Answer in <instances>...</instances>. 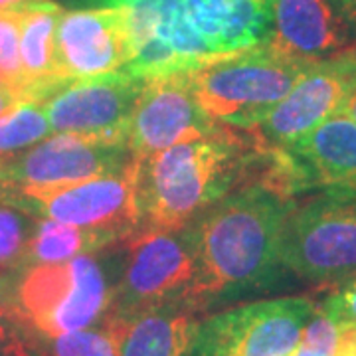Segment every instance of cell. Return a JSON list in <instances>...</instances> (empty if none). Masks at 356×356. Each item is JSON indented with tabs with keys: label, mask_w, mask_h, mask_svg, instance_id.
<instances>
[{
	"label": "cell",
	"mask_w": 356,
	"mask_h": 356,
	"mask_svg": "<svg viewBox=\"0 0 356 356\" xmlns=\"http://www.w3.org/2000/svg\"><path fill=\"white\" fill-rule=\"evenodd\" d=\"M127 16L129 62L149 79L267 44L275 0H103Z\"/></svg>",
	"instance_id": "1"
},
{
	"label": "cell",
	"mask_w": 356,
	"mask_h": 356,
	"mask_svg": "<svg viewBox=\"0 0 356 356\" xmlns=\"http://www.w3.org/2000/svg\"><path fill=\"white\" fill-rule=\"evenodd\" d=\"M293 200L257 184L226 194L188 226L194 280L186 295L198 313L280 280V242Z\"/></svg>",
	"instance_id": "2"
},
{
	"label": "cell",
	"mask_w": 356,
	"mask_h": 356,
	"mask_svg": "<svg viewBox=\"0 0 356 356\" xmlns=\"http://www.w3.org/2000/svg\"><path fill=\"white\" fill-rule=\"evenodd\" d=\"M254 156L250 131L222 127L163 153L135 159L139 228H188L218 200L248 182Z\"/></svg>",
	"instance_id": "3"
},
{
	"label": "cell",
	"mask_w": 356,
	"mask_h": 356,
	"mask_svg": "<svg viewBox=\"0 0 356 356\" xmlns=\"http://www.w3.org/2000/svg\"><path fill=\"white\" fill-rule=\"evenodd\" d=\"M309 64L261 44L191 70V81L214 121L236 131H252L291 91Z\"/></svg>",
	"instance_id": "4"
},
{
	"label": "cell",
	"mask_w": 356,
	"mask_h": 356,
	"mask_svg": "<svg viewBox=\"0 0 356 356\" xmlns=\"http://www.w3.org/2000/svg\"><path fill=\"white\" fill-rule=\"evenodd\" d=\"M102 252L64 264L20 267L14 285L16 301L42 341L99 325L109 313L115 281L99 259Z\"/></svg>",
	"instance_id": "5"
},
{
	"label": "cell",
	"mask_w": 356,
	"mask_h": 356,
	"mask_svg": "<svg viewBox=\"0 0 356 356\" xmlns=\"http://www.w3.org/2000/svg\"><path fill=\"white\" fill-rule=\"evenodd\" d=\"M281 266L301 280L341 285L356 275V196L321 192L293 200L280 242Z\"/></svg>",
	"instance_id": "6"
},
{
	"label": "cell",
	"mask_w": 356,
	"mask_h": 356,
	"mask_svg": "<svg viewBox=\"0 0 356 356\" xmlns=\"http://www.w3.org/2000/svg\"><path fill=\"white\" fill-rule=\"evenodd\" d=\"M121 245L123 261L107 315L121 317L168 301H186L194 280L188 228H139Z\"/></svg>",
	"instance_id": "7"
},
{
	"label": "cell",
	"mask_w": 356,
	"mask_h": 356,
	"mask_svg": "<svg viewBox=\"0 0 356 356\" xmlns=\"http://www.w3.org/2000/svg\"><path fill=\"white\" fill-rule=\"evenodd\" d=\"M137 161L111 175L64 186L26 188L2 196L28 214H40L77 228L102 232L125 242L139 228V204L135 184Z\"/></svg>",
	"instance_id": "8"
},
{
	"label": "cell",
	"mask_w": 356,
	"mask_h": 356,
	"mask_svg": "<svg viewBox=\"0 0 356 356\" xmlns=\"http://www.w3.org/2000/svg\"><path fill=\"white\" fill-rule=\"evenodd\" d=\"M317 311L307 297H280L200 318L194 356H293Z\"/></svg>",
	"instance_id": "9"
},
{
	"label": "cell",
	"mask_w": 356,
	"mask_h": 356,
	"mask_svg": "<svg viewBox=\"0 0 356 356\" xmlns=\"http://www.w3.org/2000/svg\"><path fill=\"white\" fill-rule=\"evenodd\" d=\"M143 83L145 79L125 72L65 79L42 102L51 133L127 143Z\"/></svg>",
	"instance_id": "10"
},
{
	"label": "cell",
	"mask_w": 356,
	"mask_h": 356,
	"mask_svg": "<svg viewBox=\"0 0 356 356\" xmlns=\"http://www.w3.org/2000/svg\"><path fill=\"white\" fill-rule=\"evenodd\" d=\"M133 161L127 143L54 135L0 163V198L26 188L64 186L111 175Z\"/></svg>",
	"instance_id": "11"
},
{
	"label": "cell",
	"mask_w": 356,
	"mask_h": 356,
	"mask_svg": "<svg viewBox=\"0 0 356 356\" xmlns=\"http://www.w3.org/2000/svg\"><path fill=\"white\" fill-rule=\"evenodd\" d=\"M356 88V50L311 62L291 91L250 133L261 145L287 147L305 137L329 117L343 111Z\"/></svg>",
	"instance_id": "12"
},
{
	"label": "cell",
	"mask_w": 356,
	"mask_h": 356,
	"mask_svg": "<svg viewBox=\"0 0 356 356\" xmlns=\"http://www.w3.org/2000/svg\"><path fill=\"white\" fill-rule=\"evenodd\" d=\"M224 125L204 111L191 81V70L145 79L131 117L127 147L135 159L212 135Z\"/></svg>",
	"instance_id": "13"
},
{
	"label": "cell",
	"mask_w": 356,
	"mask_h": 356,
	"mask_svg": "<svg viewBox=\"0 0 356 356\" xmlns=\"http://www.w3.org/2000/svg\"><path fill=\"white\" fill-rule=\"evenodd\" d=\"M56 74L64 79L107 76L129 62L127 16L119 6L62 10L54 38Z\"/></svg>",
	"instance_id": "14"
},
{
	"label": "cell",
	"mask_w": 356,
	"mask_h": 356,
	"mask_svg": "<svg viewBox=\"0 0 356 356\" xmlns=\"http://www.w3.org/2000/svg\"><path fill=\"white\" fill-rule=\"evenodd\" d=\"M103 321L113 334L117 356H194L200 318L182 299Z\"/></svg>",
	"instance_id": "15"
},
{
	"label": "cell",
	"mask_w": 356,
	"mask_h": 356,
	"mask_svg": "<svg viewBox=\"0 0 356 356\" xmlns=\"http://www.w3.org/2000/svg\"><path fill=\"white\" fill-rule=\"evenodd\" d=\"M287 149L297 161L303 192L356 196V123L337 113Z\"/></svg>",
	"instance_id": "16"
},
{
	"label": "cell",
	"mask_w": 356,
	"mask_h": 356,
	"mask_svg": "<svg viewBox=\"0 0 356 356\" xmlns=\"http://www.w3.org/2000/svg\"><path fill=\"white\" fill-rule=\"evenodd\" d=\"M350 32L327 0H275L267 44L287 56L317 62L346 50Z\"/></svg>",
	"instance_id": "17"
},
{
	"label": "cell",
	"mask_w": 356,
	"mask_h": 356,
	"mask_svg": "<svg viewBox=\"0 0 356 356\" xmlns=\"http://www.w3.org/2000/svg\"><path fill=\"white\" fill-rule=\"evenodd\" d=\"M20 16V64L22 102L42 103L64 83L56 74L54 38L62 6L54 0H22L13 6Z\"/></svg>",
	"instance_id": "18"
},
{
	"label": "cell",
	"mask_w": 356,
	"mask_h": 356,
	"mask_svg": "<svg viewBox=\"0 0 356 356\" xmlns=\"http://www.w3.org/2000/svg\"><path fill=\"white\" fill-rule=\"evenodd\" d=\"M117 243L121 242L102 232L42 218L28 242L22 267L36 264H64L79 255L113 248Z\"/></svg>",
	"instance_id": "19"
},
{
	"label": "cell",
	"mask_w": 356,
	"mask_h": 356,
	"mask_svg": "<svg viewBox=\"0 0 356 356\" xmlns=\"http://www.w3.org/2000/svg\"><path fill=\"white\" fill-rule=\"evenodd\" d=\"M16 275L0 271V356H44V341L16 301Z\"/></svg>",
	"instance_id": "20"
},
{
	"label": "cell",
	"mask_w": 356,
	"mask_h": 356,
	"mask_svg": "<svg viewBox=\"0 0 356 356\" xmlns=\"http://www.w3.org/2000/svg\"><path fill=\"white\" fill-rule=\"evenodd\" d=\"M46 111L38 102H18L0 115V163L50 137Z\"/></svg>",
	"instance_id": "21"
},
{
	"label": "cell",
	"mask_w": 356,
	"mask_h": 356,
	"mask_svg": "<svg viewBox=\"0 0 356 356\" xmlns=\"http://www.w3.org/2000/svg\"><path fill=\"white\" fill-rule=\"evenodd\" d=\"M38 220L14 204L0 200V269L16 267L24 261L26 248Z\"/></svg>",
	"instance_id": "22"
},
{
	"label": "cell",
	"mask_w": 356,
	"mask_h": 356,
	"mask_svg": "<svg viewBox=\"0 0 356 356\" xmlns=\"http://www.w3.org/2000/svg\"><path fill=\"white\" fill-rule=\"evenodd\" d=\"M44 356H117V348L109 327L102 321L88 329L44 341Z\"/></svg>",
	"instance_id": "23"
},
{
	"label": "cell",
	"mask_w": 356,
	"mask_h": 356,
	"mask_svg": "<svg viewBox=\"0 0 356 356\" xmlns=\"http://www.w3.org/2000/svg\"><path fill=\"white\" fill-rule=\"evenodd\" d=\"M0 79L16 89L22 86L20 16L13 6L0 10Z\"/></svg>",
	"instance_id": "24"
},
{
	"label": "cell",
	"mask_w": 356,
	"mask_h": 356,
	"mask_svg": "<svg viewBox=\"0 0 356 356\" xmlns=\"http://www.w3.org/2000/svg\"><path fill=\"white\" fill-rule=\"evenodd\" d=\"M339 337V327L321 309L313 313L303 329L301 341L293 356H332Z\"/></svg>",
	"instance_id": "25"
},
{
	"label": "cell",
	"mask_w": 356,
	"mask_h": 356,
	"mask_svg": "<svg viewBox=\"0 0 356 356\" xmlns=\"http://www.w3.org/2000/svg\"><path fill=\"white\" fill-rule=\"evenodd\" d=\"M337 327L356 325V275L346 280L318 307Z\"/></svg>",
	"instance_id": "26"
},
{
	"label": "cell",
	"mask_w": 356,
	"mask_h": 356,
	"mask_svg": "<svg viewBox=\"0 0 356 356\" xmlns=\"http://www.w3.org/2000/svg\"><path fill=\"white\" fill-rule=\"evenodd\" d=\"M332 356H356V325H341Z\"/></svg>",
	"instance_id": "27"
},
{
	"label": "cell",
	"mask_w": 356,
	"mask_h": 356,
	"mask_svg": "<svg viewBox=\"0 0 356 356\" xmlns=\"http://www.w3.org/2000/svg\"><path fill=\"white\" fill-rule=\"evenodd\" d=\"M334 14L343 20L350 36L356 38V0H327Z\"/></svg>",
	"instance_id": "28"
},
{
	"label": "cell",
	"mask_w": 356,
	"mask_h": 356,
	"mask_svg": "<svg viewBox=\"0 0 356 356\" xmlns=\"http://www.w3.org/2000/svg\"><path fill=\"white\" fill-rule=\"evenodd\" d=\"M18 102H22L18 89L13 88V86H6V83H0V115L13 109Z\"/></svg>",
	"instance_id": "29"
},
{
	"label": "cell",
	"mask_w": 356,
	"mask_h": 356,
	"mask_svg": "<svg viewBox=\"0 0 356 356\" xmlns=\"http://www.w3.org/2000/svg\"><path fill=\"white\" fill-rule=\"evenodd\" d=\"M341 113H344L346 117H350L356 123V88L353 89V93L348 95V99L344 102L343 111H341Z\"/></svg>",
	"instance_id": "30"
},
{
	"label": "cell",
	"mask_w": 356,
	"mask_h": 356,
	"mask_svg": "<svg viewBox=\"0 0 356 356\" xmlns=\"http://www.w3.org/2000/svg\"><path fill=\"white\" fill-rule=\"evenodd\" d=\"M18 2H22V0H0V10L2 8H10V6L18 4Z\"/></svg>",
	"instance_id": "31"
},
{
	"label": "cell",
	"mask_w": 356,
	"mask_h": 356,
	"mask_svg": "<svg viewBox=\"0 0 356 356\" xmlns=\"http://www.w3.org/2000/svg\"><path fill=\"white\" fill-rule=\"evenodd\" d=\"M0 83H4V81H2V79H0Z\"/></svg>",
	"instance_id": "32"
}]
</instances>
